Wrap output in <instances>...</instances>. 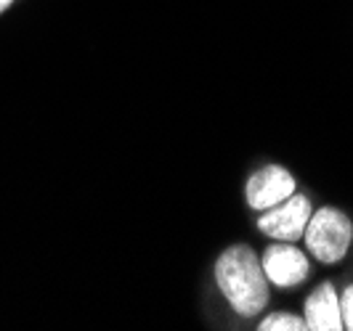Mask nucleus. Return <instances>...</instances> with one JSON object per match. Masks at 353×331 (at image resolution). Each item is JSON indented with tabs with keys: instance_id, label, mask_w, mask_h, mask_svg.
<instances>
[{
	"instance_id": "1",
	"label": "nucleus",
	"mask_w": 353,
	"mask_h": 331,
	"mask_svg": "<svg viewBox=\"0 0 353 331\" xmlns=\"http://www.w3.org/2000/svg\"><path fill=\"white\" fill-rule=\"evenodd\" d=\"M215 281L221 295L245 318L263 313L268 305V279L258 255L248 244L229 246L215 262Z\"/></svg>"
},
{
	"instance_id": "2",
	"label": "nucleus",
	"mask_w": 353,
	"mask_h": 331,
	"mask_svg": "<svg viewBox=\"0 0 353 331\" xmlns=\"http://www.w3.org/2000/svg\"><path fill=\"white\" fill-rule=\"evenodd\" d=\"M305 246L308 252L324 265H332L345 257L348 246L353 242L351 220L335 207H321L319 212H311V220L305 226Z\"/></svg>"
},
{
	"instance_id": "3",
	"label": "nucleus",
	"mask_w": 353,
	"mask_h": 331,
	"mask_svg": "<svg viewBox=\"0 0 353 331\" xmlns=\"http://www.w3.org/2000/svg\"><path fill=\"white\" fill-rule=\"evenodd\" d=\"M311 220V199L301 193H290L284 202L263 209L258 228L268 239L276 242H298L305 233V226Z\"/></svg>"
},
{
	"instance_id": "4",
	"label": "nucleus",
	"mask_w": 353,
	"mask_h": 331,
	"mask_svg": "<svg viewBox=\"0 0 353 331\" xmlns=\"http://www.w3.org/2000/svg\"><path fill=\"white\" fill-rule=\"evenodd\" d=\"M261 265H263L265 279L276 286H298L308 279L311 273V262L303 255L298 246L292 242H279V244H271L263 252L261 257Z\"/></svg>"
},
{
	"instance_id": "5",
	"label": "nucleus",
	"mask_w": 353,
	"mask_h": 331,
	"mask_svg": "<svg viewBox=\"0 0 353 331\" xmlns=\"http://www.w3.org/2000/svg\"><path fill=\"white\" fill-rule=\"evenodd\" d=\"M290 193H295V178L287 173L284 167H279V164L261 167L258 173L250 175L248 186H245L248 207L258 209V212L284 202Z\"/></svg>"
},
{
	"instance_id": "6",
	"label": "nucleus",
	"mask_w": 353,
	"mask_h": 331,
	"mask_svg": "<svg viewBox=\"0 0 353 331\" xmlns=\"http://www.w3.org/2000/svg\"><path fill=\"white\" fill-rule=\"evenodd\" d=\"M305 326L311 331H340V299L332 284H321L314 295L305 299Z\"/></svg>"
},
{
	"instance_id": "7",
	"label": "nucleus",
	"mask_w": 353,
	"mask_h": 331,
	"mask_svg": "<svg viewBox=\"0 0 353 331\" xmlns=\"http://www.w3.org/2000/svg\"><path fill=\"white\" fill-rule=\"evenodd\" d=\"M261 331H305V318H298L292 313H271L261 321Z\"/></svg>"
},
{
	"instance_id": "8",
	"label": "nucleus",
	"mask_w": 353,
	"mask_h": 331,
	"mask_svg": "<svg viewBox=\"0 0 353 331\" xmlns=\"http://www.w3.org/2000/svg\"><path fill=\"white\" fill-rule=\"evenodd\" d=\"M340 315H343V329L353 331V286H348L340 297Z\"/></svg>"
},
{
	"instance_id": "9",
	"label": "nucleus",
	"mask_w": 353,
	"mask_h": 331,
	"mask_svg": "<svg viewBox=\"0 0 353 331\" xmlns=\"http://www.w3.org/2000/svg\"><path fill=\"white\" fill-rule=\"evenodd\" d=\"M11 6H14V0H0V17H3V14H6Z\"/></svg>"
}]
</instances>
